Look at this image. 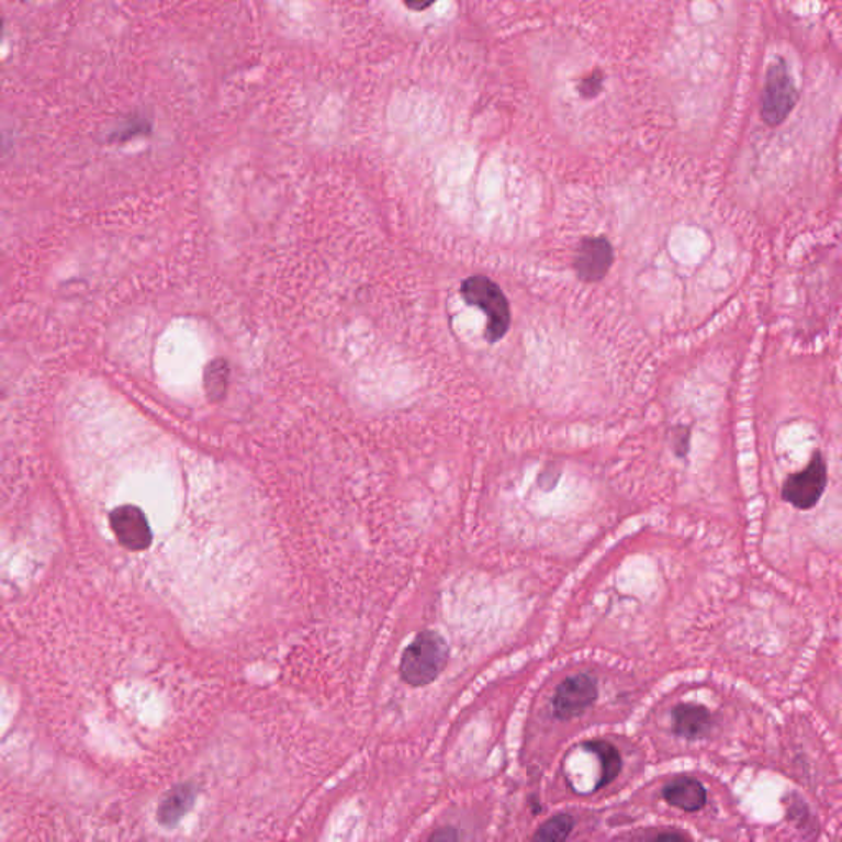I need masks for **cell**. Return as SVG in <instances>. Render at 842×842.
<instances>
[{"label": "cell", "mask_w": 842, "mask_h": 842, "mask_svg": "<svg viewBox=\"0 0 842 842\" xmlns=\"http://www.w3.org/2000/svg\"><path fill=\"white\" fill-rule=\"evenodd\" d=\"M449 649L446 640L433 630L415 637L405 649L401 662V675L407 685L422 688L435 682L448 665Z\"/></svg>", "instance_id": "cell-1"}, {"label": "cell", "mask_w": 842, "mask_h": 842, "mask_svg": "<svg viewBox=\"0 0 842 842\" xmlns=\"http://www.w3.org/2000/svg\"><path fill=\"white\" fill-rule=\"evenodd\" d=\"M461 295L468 305L478 306L487 316V341H501L507 335L512 322L510 305L501 287L489 277L472 276L462 282Z\"/></svg>", "instance_id": "cell-2"}, {"label": "cell", "mask_w": 842, "mask_h": 842, "mask_svg": "<svg viewBox=\"0 0 842 842\" xmlns=\"http://www.w3.org/2000/svg\"><path fill=\"white\" fill-rule=\"evenodd\" d=\"M798 91L787 63L778 59L768 68L761 99V115L768 125H781L794 111Z\"/></svg>", "instance_id": "cell-3"}, {"label": "cell", "mask_w": 842, "mask_h": 842, "mask_svg": "<svg viewBox=\"0 0 842 842\" xmlns=\"http://www.w3.org/2000/svg\"><path fill=\"white\" fill-rule=\"evenodd\" d=\"M827 484V462L821 452H815L813 459L804 471L787 479L784 485V498L794 507L808 510L820 502Z\"/></svg>", "instance_id": "cell-4"}, {"label": "cell", "mask_w": 842, "mask_h": 842, "mask_svg": "<svg viewBox=\"0 0 842 842\" xmlns=\"http://www.w3.org/2000/svg\"><path fill=\"white\" fill-rule=\"evenodd\" d=\"M112 534L122 547L131 551H145L154 540L150 525L144 510L137 505H119L109 514Z\"/></svg>", "instance_id": "cell-5"}, {"label": "cell", "mask_w": 842, "mask_h": 842, "mask_svg": "<svg viewBox=\"0 0 842 842\" xmlns=\"http://www.w3.org/2000/svg\"><path fill=\"white\" fill-rule=\"evenodd\" d=\"M597 698V685L590 675H574L558 686L553 698L554 715L558 719L576 718L583 715Z\"/></svg>", "instance_id": "cell-6"}, {"label": "cell", "mask_w": 842, "mask_h": 842, "mask_svg": "<svg viewBox=\"0 0 842 842\" xmlns=\"http://www.w3.org/2000/svg\"><path fill=\"white\" fill-rule=\"evenodd\" d=\"M614 262V249L606 237H586L574 254L577 279L594 283L603 280Z\"/></svg>", "instance_id": "cell-7"}, {"label": "cell", "mask_w": 842, "mask_h": 842, "mask_svg": "<svg viewBox=\"0 0 842 842\" xmlns=\"http://www.w3.org/2000/svg\"><path fill=\"white\" fill-rule=\"evenodd\" d=\"M663 798L672 807L683 811H698L705 808L708 795L705 787L693 778H676L663 788Z\"/></svg>", "instance_id": "cell-8"}, {"label": "cell", "mask_w": 842, "mask_h": 842, "mask_svg": "<svg viewBox=\"0 0 842 842\" xmlns=\"http://www.w3.org/2000/svg\"><path fill=\"white\" fill-rule=\"evenodd\" d=\"M675 732L682 738L701 739L711 731V715L708 709L698 705H680L673 709Z\"/></svg>", "instance_id": "cell-9"}, {"label": "cell", "mask_w": 842, "mask_h": 842, "mask_svg": "<svg viewBox=\"0 0 842 842\" xmlns=\"http://www.w3.org/2000/svg\"><path fill=\"white\" fill-rule=\"evenodd\" d=\"M194 795L197 792L191 785H180V787L173 788L158 808V821L164 827H175L193 807Z\"/></svg>", "instance_id": "cell-10"}, {"label": "cell", "mask_w": 842, "mask_h": 842, "mask_svg": "<svg viewBox=\"0 0 842 842\" xmlns=\"http://www.w3.org/2000/svg\"><path fill=\"white\" fill-rule=\"evenodd\" d=\"M586 749H590V752H594L599 757L600 767H603L597 788L613 784L617 775L622 771V759H620L619 751L606 741L587 742Z\"/></svg>", "instance_id": "cell-11"}, {"label": "cell", "mask_w": 842, "mask_h": 842, "mask_svg": "<svg viewBox=\"0 0 842 842\" xmlns=\"http://www.w3.org/2000/svg\"><path fill=\"white\" fill-rule=\"evenodd\" d=\"M206 392L210 395L211 401H220L226 392L227 381H229V368H227L226 361L220 359V361H213L206 369Z\"/></svg>", "instance_id": "cell-12"}, {"label": "cell", "mask_w": 842, "mask_h": 842, "mask_svg": "<svg viewBox=\"0 0 842 842\" xmlns=\"http://www.w3.org/2000/svg\"><path fill=\"white\" fill-rule=\"evenodd\" d=\"M574 821L570 815H558L551 818L547 823L541 824L540 830L535 834V840L558 842L564 841L573 831Z\"/></svg>", "instance_id": "cell-13"}, {"label": "cell", "mask_w": 842, "mask_h": 842, "mask_svg": "<svg viewBox=\"0 0 842 842\" xmlns=\"http://www.w3.org/2000/svg\"><path fill=\"white\" fill-rule=\"evenodd\" d=\"M600 86H603L600 76H597V78L591 76V78L584 79L583 86H581V92H583L584 96H587V98H591V96L597 94V92L600 91Z\"/></svg>", "instance_id": "cell-14"}, {"label": "cell", "mask_w": 842, "mask_h": 842, "mask_svg": "<svg viewBox=\"0 0 842 842\" xmlns=\"http://www.w3.org/2000/svg\"><path fill=\"white\" fill-rule=\"evenodd\" d=\"M404 3L415 12H423V10H428L429 7L435 5L436 0H404Z\"/></svg>", "instance_id": "cell-15"}, {"label": "cell", "mask_w": 842, "mask_h": 842, "mask_svg": "<svg viewBox=\"0 0 842 842\" xmlns=\"http://www.w3.org/2000/svg\"><path fill=\"white\" fill-rule=\"evenodd\" d=\"M2 30H3V19H2V15H0V36H2Z\"/></svg>", "instance_id": "cell-16"}]
</instances>
